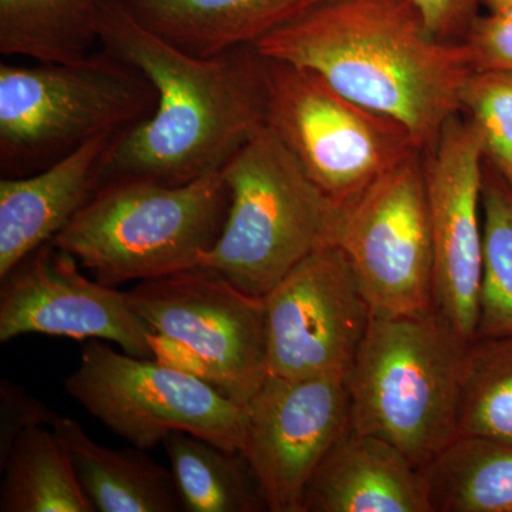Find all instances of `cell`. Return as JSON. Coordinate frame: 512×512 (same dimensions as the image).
<instances>
[{
  "mask_svg": "<svg viewBox=\"0 0 512 512\" xmlns=\"http://www.w3.org/2000/svg\"><path fill=\"white\" fill-rule=\"evenodd\" d=\"M99 45L153 84L147 119L101 158L99 187L143 180L178 185L217 173L265 126V57L254 45L195 56L148 29L120 0L101 9Z\"/></svg>",
  "mask_w": 512,
  "mask_h": 512,
  "instance_id": "6da1fadb",
  "label": "cell"
},
{
  "mask_svg": "<svg viewBox=\"0 0 512 512\" xmlns=\"http://www.w3.org/2000/svg\"><path fill=\"white\" fill-rule=\"evenodd\" d=\"M254 46L397 121L420 150L461 114L474 73L466 45L437 39L413 0H326Z\"/></svg>",
  "mask_w": 512,
  "mask_h": 512,
  "instance_id": "7a4b0ae2",
  "label": "cell"
},
{
  "mask_svg": "<svg viewBox=\"0 0 512 512\" xmlns=\"http://www.w3.org/2000/svg\"><path fill=\"white\" fill-rule=\"evenodd\" d=\"M467 343L436 311L373 316L346 375L352 429L389 441L424 470L457 437Z\"/></svg>",
  "mask_w": 512,
  "mask_h": 512,
  "instance_id": "3957f363",
  "label": "cell"
},
{
  "mask_svg": "<svg viewBox=\"0 0 512 512\" xmlns=\"http://www.w3.org/2000/svg\"><path fill=\"white\" fill-rule=\"evenodd\" d=\"M229 210L221 171L190 183L114 181L97 188L52 244L109 286L198 268Z\"/></svg>",
  "mask_w": 512,
  "mask_h": 512,
  "instance_id": "277c9868",
  "label": "cell"
},
{
  "mask_svg": "<svg viewBox=\"0 0 512 512\" xmlns=\"http://www.w3.org/2000/svg\"><path fill=\"white\" fill-rule=\"evenodd\" d=\"M221 173L229 190L227 221L198 268L265 298L306 256L335 245L340 208L266 124Z\"/></svg>",
  "mask_w": 512,
  "mask_h": 512,
  "instance_id": "5b68a950",
  "label": "cell"
},
{
  "mask_svg": "<svg viewBox=\"0 0 512 512\" xmlns=\"http://www.w3.org/2000/svg\"><path fill=\"white\" fill-rule=\"evenodd\" d=\"M156 104L150 80L103 49L77 62H2V177L35 174L93 138L147 119Z\"/></svg>",
  "mask_w": 512,
  "mask_h": 512,
  "instance_id": "8992f818",
  "label": "cell"
},
{
  "mask_svg": "<svg viewBox=\"0 0 512 512\" xmlns=\"http://www.w3.org/2000/svg\"><path fill=\"white\" fill-rule=\"evenodd\" d=\"M128 299L160 362L200 376L242 406L268 377L265 298L220 272L194 268L143 281Z\"/></svg>",
  "mask_w": 512,
  "mask_h": 512,
  "instance_id": "52a82bcc",
  "label": "cell"
},
{
  "mask_svg": "<svg viewBox=\"0 0 512 512\" xmlns=\"http://www.w3.org/2000/svg\"><path fill=\"white\" fill-rule=\"evenodd\" d=\"M265 124L338 207L420 150L397 121L360 106L318 74L266 59Z\"/></svg>",
  "mask_w": 512,
  "mask_h": 512,
  "instance_id": "ba28073f",
  "label": "cell"
},
{
  "mask_svg": "<svg viewBox=\"0 0 512 512\" xmlns=\"http://www.w3.org/2000/svg\"><path fill=\"white\" fill-rule=\"evenodd\" d=\"M64 389L131 447L147 451L163 444L171 431H185L241 453L245 406L180 367L90 339Z\"/></svg>",
  "mask_w": 512,
  "mask_h": 512,
  "instance_id": "9c48e42d",
  "label": "cell"
},
{
  "mask_svg": "<svg viewBox=\"0 0 512 512\" xmlns=\"http://www.w3.org/2000/svg\"><path fill=\"white\" fill-rule=\"evenodd\" d=\"M335 245L348 256L376 318L434 311V254L423 150L340 207Z\"/></svg>",
  "mask_w": 512,
  "mask_h": 512,
  "instance_id": "30bf717a",
  "label": "cell"
},
{
  "mask_svg": "<svg viewBox=\"0 0 512 512\" xmlns=\"http://www.w3.org/2000/svg\"><path fill=\"white\" fill-rule=\"evenodd\" d=\"M269 375H348L372 311L338 245L299 262L265 296Z\"/></svg>",
  "mask_w": 512,
  "mask_h": 512,
  "instance_id": "8fae6325",
  "label": "cell"
},
{
  "mask_svg": "<svg viewBox=\"0 0 512 512\" xmlns=\"http://www.w3.org/2000/svg\"><path fill=\"white\" fill-rule=\"evenodd\" d=\"M245 412L241 454L266 510L303 512L313 474L352 427L346 376L268 375Z\"/></svg>",
  "mask_w": 512,
  "mask_h": 512,
  "instance_id": "7c38bea8",
  "label": "cell"
},
{
  "mask_svg": "<svg viewBox=\"0 0 512 512\" xmlns=\"http://www.w3.org/2000/svg\"><path fill=\"white\" fill-rule=\"evenodd\" d=\"M485 148L470 119L453 117L423 150L434 254V311L461 338H476L483 269Z\"/></svg>",
  "mask_w": 512,
  "mask_h": 512,
  "instance_id": "4fadbf2b",
  "label": "cell"
},
{
  "mask_svg": "<svg viewBox=\"0 0 512 512\" xmlns=\"http://www.w3.org/2000/svg\"><path fill=\"white\" fill-rule=\"evenodd\" d=\"M80 266L76 256L49 242L2 276L0 342L25 335L100 339L127 355L156 359L128 292L92 281Z\"/></svg>",
  "mask_w": 512,
  "mask_h": 512,
  "instance_id": "5bb4252c",
  "label": "cell"
},
{
  "mask_svg": "<svg viewBox=\"0 0 512 512\" xmlns=\"http://www.w3.org/2000/svg\"><path fill=\"white\" fill-rule=\"evenodd\" d=\"M119 133L90 140L57 163L0 180V278L53 238L99 188L101 158Z\"/></svg>",
  "mask_w": 512,
  "mask_h": 512,
  "instance_id": "9a60e30c",
  "label": "cell"
},
{
  "mask_svg": "<svg viewBox=\"0 0 512 512\" xmlns=\"http://www.w3.org/2000/svg\"><path fill=\"white\" fill-rule=\"evenodd\" d=\"M303 512H433L424 471L389 441L348 433L329 451Z\"/></svg>",
  "mask_w": 512,
  "mask_h": 512,
  "instance_id": "2e32d148",
  "label": "cell"
},
{
  "mask_svg": "<svg viewBox=\"0 0 512 512\" xmlns=\"http://www.w3.org/2000/svg\"><path fill=\"white\" fill-rule=\"evenodd\" d=\"M148 29L195 56L255 45L326 0H120Z\"/></svg>",
  "mask_w": 512,
  "mask_h": 512,
  "instance_id": "e0dca14e",
  "label": "cell"
},
{
  "mask_svg": "<svg viewBox=\"0 0 512 512\" xmlns=\"http://www.w3.org/2000/svg\"><path fill=\"white\" fill-rule=\"evenodd\" d=\"M69 451L77 477L99 512H175L183 510L171 470L133 447L113 450L96 443L79 421L57 414L53 421Z\"/></svg>",
  "mask_w": 512,
  "mask_h": 512,
  "instance_id": "ac0fdd59",
  "label": "cell"
},
{
  "mask_svg": "<svg viewBox=\"0 0 512 512\" xmlns=\"http://www.w3.org/2000/svg\"><path fill=\"white\" fill-rule=\"evenodd\" d=\"M110 0H0V53L37 63L82 60L99 45Z\"/></svg>",
  "mask_w": 512,
  "mask_h": 512,
  "instance_id": "d6986e66",
  "label": "cell"
},
{
  "mask_svg": "<svg viewBox=\"0 0 512 512\" xmlns=\"http://www.w3.org/2000/svg\"><path fill=\"white\" fill-rule=\"evenodd\" d=\"M0 468V512L96 511L53 429L36 426L23 431Z\"/></svg>",
  "mask_w": 512,
  "mask_h": 512,
  "instance_id": "ffe728a7",
  "label": "cell"
},
{
  "mask_svg": "<svg viewBox=\"0 0 512 512\" xmlns=\"http://www.w3.org/2000/svg\"><path fill=\"white\" fill-rule=\"evenodd\" d=\"M423 471L433 512H512V444L457 436Z\"/></svg>",
  "mask_w": 512,
  "mask_h": 512,
  "instance_id": "44dd1931",
  "label": "cell"
},
{
  "mask_svg": "<svg viewBox=\"0 0 512 512\" xmlns=\"http://www.w3.org/2000/svg\"><path fill=\"white\" fill-rule=\"evenodd\" d=\"M183 510L256 512L264 510L261 491L247 460L210 441L171 431L163 441Z\"/></svg>",
  "mask_w": 512,
  "mask_h": 512,
  "instance_id": "7402d4cb",
  "label": "cell"
},
{
  "mask_svg": "<svg viewBox=\"0 0 512 512\" xmlns=\"http://www.w3.org/2000/svg\"><path fill=\"white\" fill-rule=\"evenodd\" d=\"M457 436L512 444V335L467 343Z\"/></svg>",
  "mask_w": 512,
  "mask_h": 512,
  "instance_id": "603a6c76",
  "label": "cell"
},
{
  "mask_svg": "<svg viewBox=\"0 0 512 512\" xmlns=\"http://www.w3.org/2000/svg\"><path fill=\"white\" fill-rule=\"evenodd\" d=\"M483 269L476 338L512 335V184L485 160Z\"/></svg>",
  "mask_w": 512,
  "mask_h": 512,
  "instance_id": "cb8c5ba5",
  "label": "cell"
},
{
  "mask_svg": "<svg viewBox=\"0 0 512 512\" xmlns=\"http://www.w3.org/2000/svg\"><path fill=\"white\" fill-rule=\"evenodd\" d=\"M461 113L480 131L488 163L512 184V74H471L461 94Z\"/></svg>",
  "mask_w": 512,
  "mask_h": 512,
  "instance_id": "d4e9b609",
  "label": "cell"
},
{
  "mask_svg": "<svg viewBox=\"0 0 512 512\" xmlns=\"http://www.w3.org/2000/svg\"><path fill=\"white\" fill-rule=\"evenodd\" d=\"M461 42L474 72L512 74V9L478 15Z\"/></svg>",
  "mask_w": 512,
  "mask_h": 512,
  "instance_id": "484cf974",
  "label": "cell"
},
{
  "mask_svg": "<svg viewBox=\"0 0 512 512\" xmlns=\"http://www.w3.org/2000/svg\"><path fill=\"white\" fill-rule=\"evenodd\" d=\"M57 414L10 380L0 382V464L23 431L52 426Z\"/></svg>",
  "mask_w": 512,
  "mask_h": 512,
  "instance_id": "4316f807",
  "label": "cell"
},
{
  "mask_svg": "<svg viewBox=\"0 0 512 512\" xmlns=\"http://www.w3.org/2000/svg\"><path fill=\"white\" fill-rule=\"evenodd\" d=\"M437 39L460 42L478 16V0H413Z\"/></svg>",
  "mask_w": 512,
  "mask_h": 512,
  "instance_id": "83f0119b",
  "label": "cell"
},
{
  "mask_svg": "<svg viewBox=\"0 0 512 512\" xmlns=\"http://www.w3.org/2000/svg\"><path fill=\"white\" fill-rule=\"evenodd\" d=\"M478 2H480V5H484L490 12L512 9V0H478Z\"/></svg>",
  "mask_w": 512,
  "mask_h": 512,
  "instance_id": "f1b7e54d",
  "label": "cell"
}]
</instances>
